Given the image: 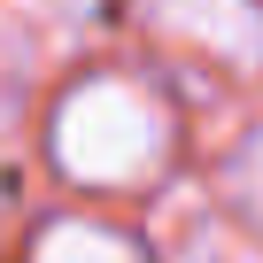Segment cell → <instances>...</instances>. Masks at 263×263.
Wrapping results in <instances>:
<instances>
[{"label": "cell", "instance_id": "obj_1", "mask_svg": "<svg viewBox=\"0 0 263 263\" xmlns=\"http://www.w3.org/2000/svg\"><path fill=\"white\" fill-rule=\"evenodd\" d=\"M171 155V108L140 78H85L54 108V163L78 186H140Z\"/></svg>", "mask_w": 263, "mask_h": 263}, {"label": "cell", "instance_id": "obj_3", "mask_svg": "<svg viewBox=\"0 0 263 263\" xmlns=\"http://www.w3.org/2000/svg\"><path fill=\"white\" fill-rule=\"evenodd\" d=\"M93 24V0H0V39L24 62H54L70 54V39Z\"/></svg>", "mask_w": 263, "mask_h": 263}, {"label": "cell", "instance_id": "obj_5", "mask_svg": "<svg viewBox=\"0 0 263 263\" xmlns=\"http://www.w3.org/2000/svg\"><path fill=\"white\" fill-rule=\"evenodd\" d=\"M224 186H232V201L263 224V132H248V147L232 155V171H224Z\"/></svg>", "mask_w": 263, "mask_h": 263}, {"label": "cell", "instance_id": "obj_2", "mask_svg": "<svg viewBox=\"0 0 263 263\" xmlns=\"http://www.w3.org/2000/svg\"><path fill=\"white\" fill-rule=\"evenodd\" d=\"M147 24L201 47L224 70H263V8L255 0H147Z\"/></svg>", "mask_w": 263, "mask_h": 263}, {"label": "cell", "instance_id": "obj_6", "mask_svg": "<svg viewBox=\"0 0 263 263\" xmlns=\"http://www.w3.org/2000/svg\"><path fill=\"white\" fill-rule=\"evenodd\" d=\"M186 263H255V255H248L232 232H194V240H186Z\"/></svg>", "mask_w": 263, "mask_h": 263}, {"label": "cell", "instance_id": "obj_4", "mask_svg": "<svg viewBox=\"0 0 263 263\" xmlns=\"http://www.w3.org/2000/svg\"><path fill=\"white\" fill-rule=\"evenodd\" d=\"M31 263H140V248H132L124 232H108V224H78V217H62V224L39 232Z\"/></svg>", "mask_w": 263, "mask_h": 263}]
</instances>
